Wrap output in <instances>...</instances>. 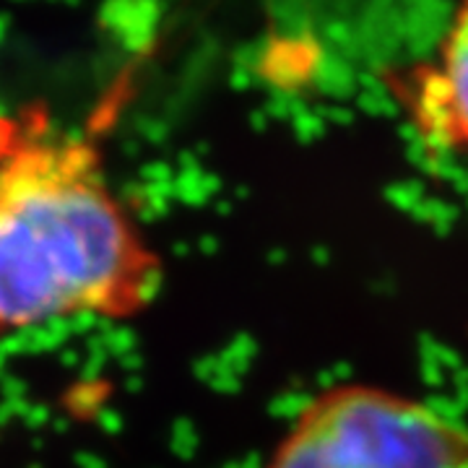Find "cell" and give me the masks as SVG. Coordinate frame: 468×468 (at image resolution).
Masks as SVG:
<instances>
[{"label": "cell", "mask_w": 468, "mask_h": 468, "mask_svg": "<svg viewBox=\"0 0 468 468\" xmlns=\"http://www.w3.org/2000/svg\"><path fill=\"white\" fill-rule=\"evenodd\" d=\"M162 261L120 203L100 149L48 133L0 154V338L149 307Z\"/></svg>", "instance_id": "cell-1"}, {"label": "cell", "mask_w": 468, "mask_h": 468, "mask_svg": "<svg viewBox=\"0 0 468 468\" xmlns=\"http://www.w3.org/2000/svg\"><path fill=\"white\" fill-rule=\"evenodd\" d=\"M401 100L432 149H468V3L452 16L432 63L406 70Z\"/></svg>", "instance_id": "cell-3"}, {"label": "cell", "mask_w": 468, "mask_h": 468, "mask_svg": "<svg viewBox=\"0 0 468 468\" xmlns=\"http://www.w3.org/2000/svg\"><path fill=\"white\" fill-rule=\"evenodd\" d=\"M266 468H468V427L369 385L320 393Z\"/></svg>", "instance_id": "cell-2"}]
</instances>
